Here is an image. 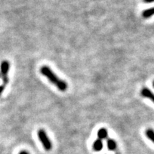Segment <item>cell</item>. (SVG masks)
<instances>
[{"instance_id":"obj_11","label":"cell","mask_w":154,"mask_h":154,"mask_svg":"<svg viewBox=\"0 0 154 154\" xmlns=\"http://www.w3.org/2000/svg\"><path fill=\"white\" fill-rule=\"evenodd\" d=\"M145 3H153L154 2V0H143Z\"/></svg>"},{"instance_id":"obj_1","label":"cell","mask_w":154,"mask_h":154,"mask_svg":"<svg viewBox=\"0 0 154 154\" xmlns=\"http://www.w3.org/2000/svg\"><path fill=\"white\" fill-rule=\"evenodd\" d=\"M40 72L43 76L47 77L49 82L52 83L54 85L61 91H65L68 88L67 83L58 77L55 73L50 69V67L48 66H42L40 69Z\"/></svg>"},{"instance_id":"obj_12","label":"cell","mask_w":154,"mask_h":154,"mask_svg":"<svg viewBox=\"0 0 154 154\" xmlns=\"http://www.w3.org/2000/svg\"><path fill=\"white\" fill-rule=\"evenodd\" d=\"M19 154H29V153H27L26 151H22V152H20V153H19Z\"/></svg>"},{"instance_id":"obj_14","label":"cell","mask_w":154,"mask_h":154,"mask_svg":"<svg viewBox=\"0 0 154 154\" xmlns=\"http://www.w3.org/2000/svg\"><path fill=\"white\" fill-rule=\"evenodd\" d=\"M116 154H121V153H116Z\"/></svg>"},{"instance_id":"obj_6","label":"cell","mask_w":154,"mask_h":154,"mask_svg":"<svg viewBox=\"0 0 154 154\" xmlns=\"http://www.w3.org/2000/svg\"><path fill=\"white\" fill-rule=\"evenodd\" d=\"M103 146V142L101 139H96L93 143V149L95 151H101Z\"/></svg>"},{"instance_id":"obj_3","label":"cell","mask_w":154,"mask_h":154,"mask_svg":"<svg viewBox=\"0 0 154 154\" xmlns=\"http://www.w3.org/2000/svg\"><path fill=\"white\" fill-rule=\"evenodd\" d=\"M37 134L40 141L42 142V145H43L46 151H50L52 149V143H51V140H49L45 131L44 129H39L38 131Z\"/></svg>"},{"instance_id":"obj_5","label":"cell","mask_w":154,"mask_h":154,"mask_svg":"<svg viewBox=\"0 0 154 154\" xmlns=\"http://www.w3.org/2000/svg\"><path fill=\"white\" fill-rule=\"evenodd\" d=\"M106 144H107L108 149H109V151H115L116 150L117 144H116V142L114 140L109 138V139L107 140Z\"/></svg>"},{"instance_id":"obj_2","label":"cell","mask_w":154,"mask_h":154,"mask_svg":"<svg viewBox=\"0 0 154 154\" xmlns=\"http://www.w3.org/2000/svg\"><path fill=\"white\" fill-rule=\"evenodd\" d=\"M10 68V64L9 62L7 60H4L1 62L0 64V76L2 78L3 84L7 85L9 83V77L8 73Z\"/></svg>"},{"instance_id":"obj_8","label":"cell","mask_w":154,"mask_h":154,"mask_svg":"<svg viewBox=\"0 0 154 154\" xmlns=\"http://www.w3.org/2000/svg\"><path fill=\"white\" fill-rule=\"evenodd\" d=\"M154 15V7H151V8L147 9L146 10H144L142 12V16L143 18L148 19L149 17H151Z\"/></svg>"},{"instance_id":"obj_10","label":"cell","mask_w":154,"mask_h":154,"mask_svg":"<svg viewBox=\"0 0 154 154\" xmlns=\"http://www.w3.org/2000/svg\"><path fill=\"white\" fill-rule=\"evenodd\" d=\"M5 86H6V85H5V84H2V85L0 86V96H1L2 94L3 93L4 90H5Z\"/></svg>"},{"instance_id":"obj_7","label":"cell","mask_w":154,"mask_h":154,"mask_svg":"<svg viewBox=\"0 0 154 154\" xmlns=\"http://www.w3.org/2000/svg\"><path fill=\"white\" fill-rule=\"evenodd\" d=\"M97 136L98 137H99V139H101V140L106 139V138L108 137L107 130L104 128H100L97 132Z\"/></svg>"},{"instance_id":"obj_9","label":"cell","mask_w":154,"mask_h":154,"mask_svg":"<svg viewBox=\"0 0 154 154\" xmlns=\"http://www.w3.org/2000/svg\"><path fill=\"white\" fill-rule=\"evenodd\" d=\"M146 136L149 139L151 140L154 143V131L151 128H149L146 131Z\"/></svg>"},{"instance_id":"obj_13","label":"cell","mask_w":154,"mask_h":154,"mask_svg":"<svg viewBox=\"0 0 154 154\" xmlns=\"http://www.w3.org/2000/svg\"><path fill=\"white\" fill-rule=\"evenodd\" d=\"M153 88H154V81L153 82Z\"/></svg>"},{"instance_id":"obj_4","label":"cell","mask_w":154,"mask_h":154,"mask_svg":"<svg viewBox=\"0 0 154 154\" xmlns=\"http://www.w3.org/2000/svg\"><path fill=\"white\" fill-rule=\"evenodd\" d=\"M140 95L143 97L147 98V99H151L154 103V94L148 88L144 87L142 88L141 91H140Z\"/></svg>"}]
</instances>
